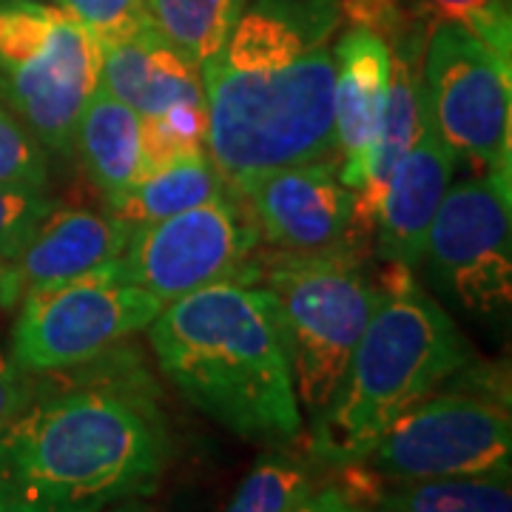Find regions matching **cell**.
Here are the masks:
<instances>
[{
    "label": "cell",
    "mask_w": 512,
    "mask_h": 512,
    "mask_svg": "<svg viewBox=\"0 0 512 512\" xmlns=\"http://www.w3.org/2000/svg\"><path fill=\"white\" fill-rule=\"evenodd\" d=\"M171 456L160 387L134 350L114 345L32 376L0 430V512H103L148 498Z\"/></svg>",
    "instance_id": "cell-1"
},
{
    "label": "cell",
    "mask_w": 512,
    "mask_h": 512,
    "mask_svg": "<svg viewBox=\"0 0 512 512\" xmlns=\"http://www.w3.org/2000/svg\"><path fill=\"white\" fill-rule=\"evenodd\" d=\"M336 0H254L200 69L205 151L228 185L285 165L336 163Z\"/></svg>",
    "instance_id": "cell-2"
},
{
    "label": "cell",
    "mask_w": 512,
    "mask_h": 512,
    "mask_svg": "<svg viewBox=\"0 0 512 512\" xmlns=\"http://www.w3.org/2000/svg\"><path fill=\"white\" fill-rule=\"evenodd\" d=\"M146 330L165 379L208 419L245 441L302 436L282 319L262 285L200 288L168 302Z\"/></svg>",
    "instance_id": "cell-3"
},
{
    "label": "cell",
    "mask_w": 512,
    "mask_h": 512,
    "mask_svg": "<svg viewBox=\"0 0 512 512\" xmlns=\"http://www.w3.org/2000/svg\"><path fill=\"white\" fill-rule=\"evenodd\" d=\"M382 296L350 365L311 424V461L330 470L362 464L384 430L473 359L450 313L413 279L387 265Z\"/></svg>",
    "instance_id": "cell-4"
},
{
    "label": "cell",
    "mask_w": 512,
    "mask_h": 512,
    "mask_svg": "<svg viewBox=\"0 0 512 512\" xmlns=\"http://www.w3.org/2000/svg\"><path fill=\"white\" fill-rule=\"evenodd\" d=\"M251 285L274 296L291 356L293 390L313 419L342 382L382 288L370 279L353 245L325 254L256 251Z\"/></svg>",
    "instance_id": "cell-5"
},
{
    "label": "cell",
    "mask_w": 512,
    "mask_h": 512,
    "mask_svg": "<svg viewBox=\"0 0 512 512\" xmlns=\"http://www.w3.org/2000/svg\"><path fill=\"white\" fill-rule=\"evenodd\" d=\"M100 80V43L57 3L0 0V103L46 154L69 157Z\"/></svg>",
    "instance_id": "cell-6"
},
{
    "label": "cell",
    "mask_w": 512,
    "mask_h": 512,
    "mask_svg": "<svg viewBox=\"0 0 512 512\" xmlns=\"http://www.w3.org/2000/svg\"><path fill=\"white\" fill-rule=\"evenodd\" d=\"M512 419L507 379L444 387L393 421L362 461L384 481L458 476H510Z\"/></svg>",
    "instance_id": "cell-7"
},
{
    "label": "cell",
    "mask_w": 512,
    "mask_h": 512,
    "mask_svg": "<svg viewBox=\"0 0 512 512\" xmlns=\"http://www.w3.org/2000/svg\"><path fill=\"white\" fill-rule=\"evenodd\" d=\"M109 265L60 285L23 291L9 345V356L23 373L83 365L146 330L163 311L160 299L117 279Z\"/></svg>",
    "instance_id": "cell-8"
},
{
    "label": "cell",
    "mask_w": 512,
    "mask_h": 512,
    "mask_svg": "<svg viewBox=\"0 0 512 512\" xmlns=\"http://www.w3.org/2000/svg\"><path fill=\"white\" fill-rule=\"evenodd\" d=\"M421 89L458 160L512 180V66L456 23H433L421 46Z\"/></svg>",
    "instance_id": "cell-9"
},
{
    "label": "cell",
    "mask_w": 512,
    "mask_h": 512,
    "mask_svg": "<svg viewBox=\"0 0 512 512\" xmlns=\"http://www.w3.org/2000/svg\"><path fill=\"white\" fill-rule=\"evenodd\" d=\"M259 234L237 194L131 231L111 274L163 305L217 282H254Z\"/></svg>",
    "instance_id": "cell-10"
},
{
    "label": "cell",
    "mask_w": 512,
    "mask_h": 512,
    "mask_svg": "<svg viewBox=\"0 0 512 512\" xmlns=\"http://www.w3.org/2000/svg\"><path fill=\"white\" fill-rule=\"evenodd\" d=\"M430 276L473 316L493 319L512 302V180L478 171L447 188L427 234Z\"/></svg>",
    "instance_id": "cell-11"
},
{
    "label": "cell",
    "mask_w": 512,
    "mask_h": 512,
    "mask_svg": "<svg viewBox=\"0 0 512 512\" xmlns=\"http://www.w3.org/2000/svg\"><path fill=\"white\" fill-rule=\"evenodd\" d=\"M231 188L271 251L325 254L350 245L356 194L339 180L333 160L256 171Z\"/></svg>",
    "instance_id": "cell-12"
},
{
    "label": "cell",
    "mask_w": 512,
    "mask_h": 512,
    "mask_svg": "<svg viewBox=\"0 0 512 512\" xmlns=\"http://www.w3.org/2000/svg\"><path fill=\"white\" fill-rule=\"evenodd\" d=\"M456 151L444 143L421 89V120L413 146L396 163L376 214V254L387 265L416 268L424 262L427 234L441 200L453 185Z\"/></svg>",
    "instance_id": "cell-13"
},
{
    "label": "cell",
    "mask_w": 512,
    "mask_h": 512,
    "mask_svg": "<svg viewBox=\"0 0 512 512\" xmlns=\"http://www.w3.org/2000/svg\"><path fill=\"white\" fill-rule=\"evenodd\" d=\"M333 137L339 180L356 194L382 123L390 89V46L365 29H348L333 49Z\"/></svg>",
    "instance_id": "cell-14"
},
{
    "label": "cell",
    "mask_w": 512,
    "mask_h": 512,
    "mask_svg": "<svg viewBox=\"0 0 512 512\" xmlns=\"http://www.w3.org/2000/svg\"><path fill=\"white\" fill-rule=\"evenodd\" d=\"M128 239L131 228L109 211L66 208L55 202L12 265L18 271L20 288L35 291L109 265L123 256Z\"/></svg>",
    "instance_id": "cell-15"
},
{
    "label": "cell",
    "mask_w": 512,
    "mask_h": 512,
    "mask_svg": "<svg viewBox=\"0 0 512 512\" xmlns=\"http://www.w3.org/2000/svg\"><path fill=\"white\" fill-rule=\"evenodd\" d=\"M143 120L160 117L174 106H202V77L180 52H174L157 29L100 46V80Z\"/></svg>",
    "instance_id": "cell-16"
},
{
    "label": "cell",
    "mask_w": 512,
    "mask_h": 512,
    "mask_svg": "<svg viewBox=\"0 0 512 512\" xmlns=\"http://www.w3.org/2000/svg\"><path fill=\"white\" fill-rule=\"evenodd\" d=\"M72 154L80 157L106 211L114 214L146 171L143 117L97 86L77 120Z\"/></svg>",
    "instance_id": "cell-17"
},
{
    "label": "cell",
    "mask_w": 512,
    "mask_h": 512,
    "mask_svg": "<svg viewBox=\"0 0 512 512\" xmlns=\"http://www.w3.org/2000/svg\"><path fill=\"white\" fill-rule=\"evenodd\" d=\"M234 188L220 174V168L208 157L205 148H191L168 160L148 165L143 177L131 188L126 202L114 211L117 220L131 228H143L154 222L177 217L183 211L200 208L220 200Z\"/></svg>",
    "instance_id": "cell-18"
},
{
    "label": "cell",
    "mask_w": 512,
    "mask_h": 512,
    "mask_svg": "<svg viewBox=\"0 0 512 512\" xmlns=\"http://www.w3.org/2000/svg\"><path fill=\"white\" fill-rule=\"evenodd\" d=\"M373 478L376 484L367 493L370 507H365L373 512H512L510 476H458L424 481Z\"/></svg>",
    "instance_id": "cell-19"
},
{
    "label": "cell",
    "mask_w": 512,
    "mask_h": 512,
    "mask_svg": "<svg viewBox=\"0 0 512 512\" xmlns=\"http://www.w3.org/2000/svg\"><path fill=\"white\" fill-rule=\"evenodd\" d=\"M157 35L202 69L220 52L228 32L245 9V0H143Z\"/></svg>",
    "instance_id": "cell-20"
},
{
    "label": "cell",
    "mask_w": 512,
    "mask_h": 512,
    "mask_svg": "<svg viewBox=\"0 0 512 512\" xmlns=\"http://www.w3.org/2000/svg\"><path fill=\"white\" fill-rule=\"evenodd\" d=\"M313 493L308 464L285 453H268L242 478L225 512H299Z\"/></svg>",
    "instance_id": "cell-21"
},
{
    "label": "cell",
    "mask_w": 512,
    "mask_h": 512,
    "mask_svg": "<svg viewBox=\"0 0 512 512\" xmlns=\"http://www.w3.org/2000/svg\"><path fill=\"white\" fill-rule=\"evenodd\" d=\"M404 12L419 15L427 26L456 23L478 37L501 63L512 66L510 0H402Z\"/></svg>",
    "instance_id": "cell-22"
},
{
    "label": "cell",
    "mask_w": 512,
    "mask_h": 512,
    "mask_svg": "<svg viewBox=\"0 0 512 512\" xmlns=\"http://www.w3.org/2000/svg\"><path fill=\"white\" fill-rule=\"evenodd\" d=\"M0 185L29 194H46L49 188L46 151L3 103H0Z\"/></svg>",
    "instance_id": "cell-23"
},
{
    "label": "cell",
    "mask_w": 512,
    "mask_h": 512,
    "mask_svg": "<svg viewBox=\"0 0 512 512\" xmlns=\"http://www.w3.org/2000/svg\"><path fill=\"white\" fill-rule=\"evenodd\" d=\"M57 6L66 9L100 46L123 43L154 29L143 0H57Z\"/></svg>",
    "instance_id": "cell-24"
},
{
    "label": "cell",
    "mask_w": 512,
    "mask_h": 512,
    "mask_svg": "<svg viewBox=\"0 0 512 512\" xmlns=\"http://www.w3.org/2000/svg\"><path fill=\"white\" fill-rule=\"evenodd\" d=\"M143 146L146 168L191 148H205V109L174 106L160 117H148L143 120Z\"/></svg>",
    "instance_id": "cell-25"
},
{
    "label": "cell",
    "mask_w": 512,
    "mask_h": 512,
    "mask_svg": "<svg viewBox=\"0 0 512 512\" xmlns=\"http://www.w3.org/2000/svg\"><path fill=\"white\" fill-rule=\"evenodd\" d=\"M55 208L49 194H29L0 185V259L15 262L35 234L37 222Z\"/></svg>",
    "instance_id": "cell-26"
},
{
    "label": "cell",
    "mask_w": 512,
    "mask_h": 512,
    "mask_svg": "<svg viewBox=\"0 0 512 512\" xmlns=\"http://www.w3.org/2000/svg\"><path fill=\"white\" fill-rule=\"evenodd\" d=\"M339 20H345L350 29H365L379 35L384 43L396 40L410 23L402 0H336Z\"/></svg>",
    "instance_id": "cell-27"
},
{
    "label": "cell",
    "mask_w": 512,
    "mask_h": 512,
    "mask_svg": "<svg viewBox=\"0 0 512 512\" xmlns=\"http://www.w3.org/2000/svg\"><path fill=\"white\" fill-rule=\"evenodd\" d=\"M32 387V376L23 373L12 356L0 348V430L6 427V421L12 419L20 410V404L26 402Z\"/></svg>",
    "instance_id": "cell-28"
},
{
    "label": "cell",
    "mask_w": 512,
    "mask_h": 512,
    "mask_svg": "<svg viewBox=\"0 0 512 512\" xmlns=\"http://www.w3.org/2000/svg\"><path fill=\"white\" fill-rule=\"evenodd\" d=\"M299 512H367L362 510L342 487H328V490H316L305 501V507Z\"/></svg>",
    "instance_id": "cell-29"
},
{
    "label": "cell",
    "mask_w": 512,
    "mask_h": 512,
    "mask_svg": "<svg viewBox=\"0 0 512 512\" xmlns=\"http://www.w3.org/2000/svg\"><path fill=\"white\" fill-rule=\"evenodd\" d=\"M20 296H23V288H20L15 265L6 262V259H0V313L12 311L20 302Z\"/></svg>",
    "instance_id": "cell-30"
},
{
    "label": "cell",
    "mask_w": 512,
    "mask_h": 512,
    "mask_svg": "<svg viewBox=\"0 0 512 512\" xmlns=\"http://www.w3.org/2000/svg\"><path fill=\"white\" fill-rule=\"evenodd\" d=\"M103 512H157L151 504H146V498H131V501H123V504H114L109 510Z\"/></svg>",
    "instance_id": "cell-31"
},
{
    "label": "cell",
    "mask_w": 512,
    "mask_h": 512,
    "mask_svg": "<svg viewBox=\"0 0 512 512\" xmlns=\"http://www.w3.org/2000/svg\"><path fill=\"white\" fill-rule=\"evenodd\" d=\"M43 3H57V0H43Z\"/></svg>",
    "instance_id": "cell-32"
}]
</instances>
